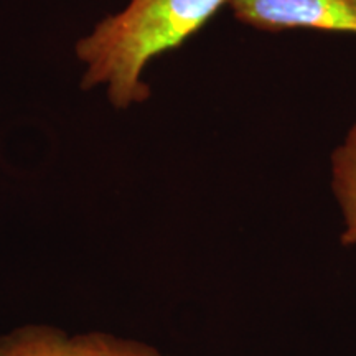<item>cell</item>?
<instances>
[{
  "mask_svg": "<svg viewBox=\"0 0 356 356\" xmlns=\"http://www.w3.org/2000/svg\"><path fill=\"white\" fill-rule=\"evenodd\" d=\"M229 0H131L108 17L89 37L79 40L76 55L86 63L83 88L106 83L109 99L124 109L144 102L150 89L142 73L150 60L175 50L198 33Z\"/></svg>",
  "mask_w": 356,
  "mask_h": 356,
  "instance_id": "cell-1",
  "label": "cell"
},
{
  "mask_svg": "<svg viewBox=\"0 0 356 356\" xmlns=\"http://www.w3.org/2000/svg\"><path fill=\"white\" fill-rule=\"evenodd\" d=\"M0 356H160L150 346L104 332L78 335L33 325L0 338Z\"/></svg>",
  "mask_w": 356,
  "mask_h": 356,
  "instance_id": "cell-3",
  "label": "cell"
},
{
  "mask_svg": "<svg viewBox=\"0 0 356 356\" xmlns=\"http://www.w3.org/2000/svg\"><path fill=\"white\" fill-rule=\"evenodd\" d=\"M332 190L345 221L343 244H356V124L332 154Z\"/></svg>",
  "mask_w": 356,
  "mask_h": 356,
  "instance_id": "cell-4",
  "label": "cell"
},
{
  "mask_svg": "<svg viewBox=\"0 0 356 356\" xmlns=\"http://www.w3.org/2000/svg\"><path fill=\"white\" fill-rule=\"evenodd\" d=\"M236 20L264 30L356 33V0H229Z\"/></svg>",
  "mask_w": 356,
  "mask_h": 356,
  "instance_id": "cell-2",
  "label": "cell"
}]
</instances>
